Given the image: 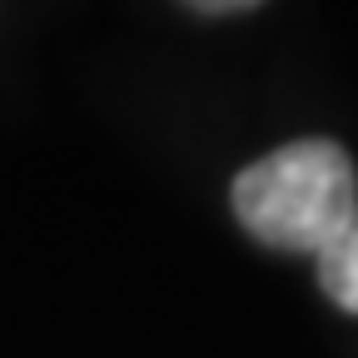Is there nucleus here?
<instances>
[{
	"mask_svg": "<svg viewBox=\"0 0 358 358\" xmlns=\"http://www.w3.org/2000/svg\"><path fill=\"white\" fill-rule=\"evenodd\" d=\"M234 214L268 249L313 254L358 214V179L334 140H294L234 179Z\"/></svg>",
	"mask_w": 358,
	"mask_h": 358,
	"instance_id": "nucleus-1",
	"label": "nucleus"
},
{
	"mask_svg": "<svg viewBox=\"0 0 358 358\" xmlns=\"http://www.w3.org/2000/svg\"><path fill=\"white\" fill-rule=\"evenodd\" d=\"M319 284H324V294L338 308L358 313V214L343 224V229L329 239V249L319 254Z\"/></svg>",
	"mask_w": 358,
	"mask_h": 358,
	"instance_id": "nucleus-2",
	"label": "nucleus"
}]
</instances>
